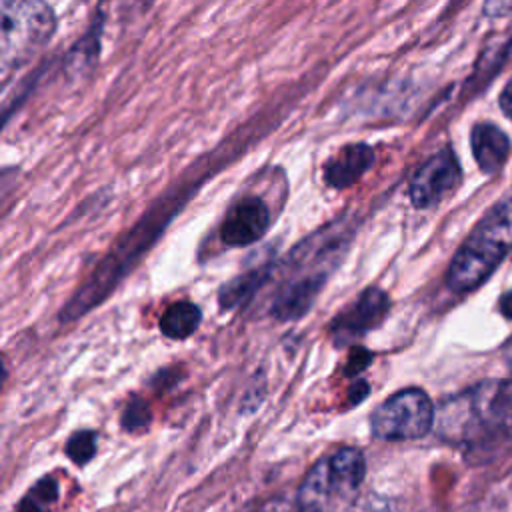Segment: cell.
I'll return each mask as SVG.
<instances>
[{
  "mask_svg": "<svg viewBox=\"0 0 512 512\" xmlns=\"http://www.w3.org/2000/svg\"><path fill=\"white\" fill-rule=\"evenodd\" d=\"M354 234V218L342 216L300 242L290 258V276L280 284L272 314L278 320H294L308 312L324 282L342 260Z\"/></svg>",
  "mask_w": 512,
  "mask_h": 512,
  "instance_id": "cell-1",
  "label": "cell"
},
{
  "mask_svg": "<svg viewBox=\"0 0 512 512\" xmlns=\"http://www.w3.org/2000/svg\"><path fill=\"white\" fill-rule=\"evenodd\" d=\"M436 432L450 442H478L512 428V378L482 382L448 398L436 412Z\"/></svg>",
  "mask_w": 512,
  "mask_h": 512,
  "instance_id": "cell-2",
  "label": "cell"
},
{
  "mask_svg": "<svg viewBox=\"0 0 512 512\" xmlns=\"http://www.w3.org/2000/svg\"><path fill=\"white\" fill-rule=\"evenodd\" d=\"M512 250V198L494 204L454 254L446 282L454 292L480 286Z\"/></svg>",
  "mask_w": 512,
  "mask_h": 512,
  "instance_id": "cell-3",
  "label": "cell"
},
{
  "mask_svg": "<svg viewBox=\"0 0 512 512\" xmlns=\"http://www.w3.org/2000/svg\"><path fill=\"white\" fill-rule=\"evenodd\" d=\"M56 32V16L44 0H4L0 24V64L4 70L26 64Z\"/></svg>",
  "mask_w": 512,
  "mask_h": 512,
  "instance_id": "cell-4",
  "label": "cell"
},
{
  "mask_svg": "<svg viewBox=\"0 0 512 512\" xmlns=\"http://www.w3.org/2000/svg\"><path fill=\"white\" fill-rule=\"evenodd\" d=\"M436 410L420 388H404L388 396L370 416L372 434L380 440H414L430 432Z\"/></svg>",
  "mask_w": 512,
  "mask_h": 512,
  "instance_id": "cell-5",
  "label": "cell"
},
{
  "mask_svg": "<svg viewBox=\"0 0 512 512\" xmlns=\"http://www.w3.org/2000/svg\"><path fill=\"white\" fill-rule=\"evenodd\" d=\"M460 182V164L450 148L432 154L412 176L408 194L416 208H432Z\"/></svg>",
  "mask_w": 512,
  "mask_h": 512,
  "instance_id": "cell-6",
  "label": "cell"
},
{
  "mask_svg": "<svg viewBox=\"0 0 512 512\" xmlns=\"http://www.w3.org/2000/svg\"><path fill=\"white\" fill-rule=\"evenodd\" d=\"M390 300L380 288H366L356 302L336 316L330 324V336L334 344L346 346L366 332L374 330L388 314Z\"/></svg>",
  "mask_w": 512,
  "mask_h": 512,
  "instance_id": "cell-7",
  "label": "cell"
},
{
  "mask_svg": "<svg viewBox=\"0 0 512 512\" xmlns=\"http://www.w3.org/2000/svg\"><path fill=\"white\" fill-rule=\"evenodd\" d=\"M270 226V208L258 196L236 200L220 226V240L226 246H250L260 240Z\"/></svg>",
  "mask_w": 512,
  "mask_h": 512,
  "instance_id": "cell-8",
  "label": "cell"
},
{
  "mask_svg": "<svg viewBox=\"0 0 512 512\" xmlns=\"http://www.w3.org/2000/svg\"><path fill=\"white\" fill-rule=\"evenodd\" d=\"M374 150L372 146L364 144V142H356V144H348L342 150H338L326 164L322 170L324 182L330 188L336 190H344L352 184H356L374 164Z\"/></svg>",
  "mask_w": 512,
  "mask_h": 512,
  "instance_id": "cell-9",
  "label": "cell"
},
{
  "mask_svg": "<svg viewBox=\"0 0 512 512\" xmlns=\"http://www.w3.org/2000/svg\"><path fill=\"white\" fill-rule=\"evenodd\" d=\"M342 498L332 480L328 460H318L306 474L294 500V512H332L334 502Z\"/></svg>",
  "mask_w": 512,
  "mask_h": 512,
  "instance_id": "cell-10",
  "label": "cell"
},
{
  "mask_svg": "<svg viewBox=\"0 0 512 512\" xmlns=\"http://www.w3.org/2000/svg\"><path fill=\"white\" fill-rule=\"evenodd\" d=\"M470 146H472V154L484 174L498 172L510 154L508 136L498 126L488 124V122H480L472 128Z\"/></svg>",
  "mask_w": 512,
  "mask_h": 512,
  "instance_id": "cell-11",
  "label": "cell"
},
{
  "mask_svg": "<svg viewBox=\"0 0 512 512\" xmlns=\"http://www.w3.org/2000/svg\"><path fill=\"white\" fill-rule=\"evenodd\" d=\"M328 466H330L332 478L336 480L344 496L352 494L364 480V472H366L364 454L354 446H342L334 454H330Z\"/></svg>",
  "mask_w": 512,
  "mask_h": 512,
  "instance_id": "cell-12",
  "label": "cell"
},
{
  "mask_svg": "<svg viewBox=\"0 0 512 512\" xmlns=\"http://www.w3.org/2000/svg\"><path fill=\"white\" fill-rule=\"evenodd\" d=\"M200 320L202 312L196 304L188 300H178L170 304L160 316V332L170 340H184L196 332Z\"/></svg>",
  "mask_w": 512,
  "mask_h": 512,
  "instance_id": "cell-13",
  "label": "cell"
},
{
  "mask_svg": "<svg viewBox=\"0 0 512 512\" xmlns=\"http://www.w3.org/2000/svg\"><path fill=\"white\" fill-rule=\"evenodd\" d=\"M268 274H270V264L252 268V270L232 278L226 286L220 288V296H218L220 306L226 308V310L240 306L244 300H248L268 280Z\"/></svg>",
  "mask_w": 512,
  "mask_h": 512,
  "instance_id": "cell-14",
  "label": "cell"
},
{
  "mask_svg": "<svg viewBox=\"0 0 512 512\" xmlns=\"http://www.w3.org/2000/svg\"><path fill=\"white\" fill-rule=\"evenodd\" d=\"M56 498H58V482L52 476H44L20 500L18 512H44L46 506L56 502Z\"/></svg>",
  "mask_w": 512,
  "mask_h": 512,
  "instance_id": "cell-15",
  "label": "cell"
},
{
  "mask_svg": "<svg viewBox=\"0 0 512 512\" xmlns=\"http://www.w3.org/2000/svg\"><path fill=\"white\" fill-rule=\"evenodd\" d=\"M66 454L78 466L90 462L96 454V434L92 430H80L72 434L66 442Z\"/></svg>",
  "mask_w": 512,
  "mask_h": 512,
  "instance_id": "cell-16",
  "label": "cell"
},
{
  "mask_svg": "<svg viewBox=\"0 0 512 512\" xmlns=\"http://www.w3.org/2000/svg\"><path fill=\"white\" fill-rule=\"evenodd\" d=\"M148 420H150L148 406L138 398L130 400V404L126 406V410L122 414V426L130 432H136V430L144 428L148 424Z\"/></svg>",
  "mask_w": 512,
  "mask_h": 512,
  "instance_id": "cell-17",
  "label": "cell"
},
{
  "mask_svg": "<svg viewBox=\"0 0 512 512\" xmlns=\"http://www.w3.org/2000/svg\"><path fill=\"white\" fill-rule=\"evenodd\" d=\"M256 512H294V502L288 498H272L262 504Z\"/></svg>",
  "mask_w": 512,
  "mask_h": 512,
  "instance_id": "cell-18",
  "label": "cell"
},
{
  "mask_svg": "<svg viewBox=\"0 0 512 512\" xmlns=\"http://www.w3.org/2000/svg\"><path fill=\"white\" fill-rule=\"evenodd\" d=\"M484 10L492 16H502V14H512V0H486Z\"/></svg>",
  "mask_w": 512,
  "mask_h": 512,
  "instance_id": "cell-19",
  "label": "cell"
},
{
  "mask_svg": "<svg viewBox=\"0 0 512 512\" xmlns=\"http://www.w3.org/2000/svg\"><path fill=\"white\" fill-rule=\"evenodd\" d=\"M500 106H502L504 114L512 120V80L506 84V88L500 94Z\"/></svg>",
  "mask_w": 512,
  "mask_h": 512,
  "instance_id": "cell-20",
  "label": "cell"
},
{
  "mask_svg": "<svg viewBox=\"0 0 512 512\" xmlns=\"http://www.w3.org/2000/svg\"><path fill=\"white\" fill-rule=\"evenodd\" d=\"M500 310H502V314H504L508 320H512V290L502 296V300H500Z\"/></svg>",
  "mask_w": 512,
  "mask_h": 512,
  "instance_id": "cell-21",
  "label": "cell"
},
{
  "mask_svg": "<svg viewBox=\"0 0 512 512\" xmlns=\"http://www.w3.org/2000/svg\"><path fill=\"white\" fill-rule=\"evenodd\" d=\"M506 360H508V364H510V368H512V342H510L508 348H506Z\"/></svg>",
  "mask_w": 512,
  "mask_h": 512,
  "instance_id": "cell-22",
  "label": "cell"
}]
</instances>
